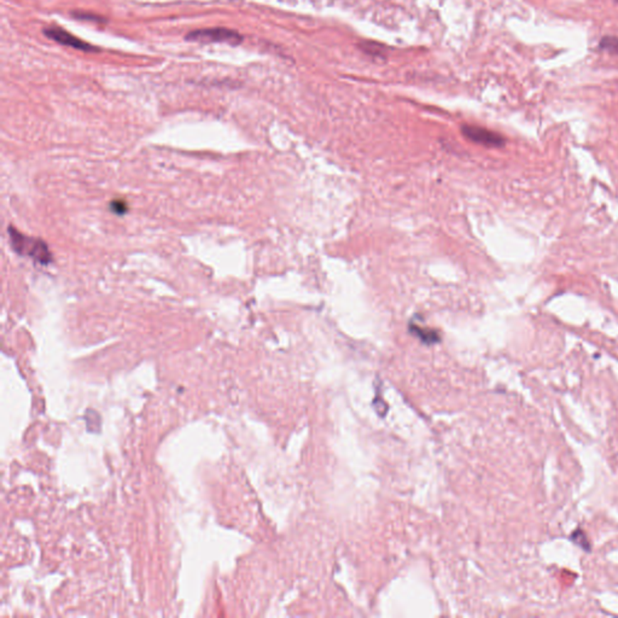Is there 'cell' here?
Wrapping results in <instances>:
<instances>
[{
	"instance_id": "obj_9",
	"label": "cell",
	"mask_w": 618,
	"mask_h": 618,
	"mask_svg": "<svg viewBox=\"0 0 618 618\" xmlns=\"http://www.w3.org/2000/svg\"><path fill=\"white\" fill-rule=\"evenodd\" d=\"M73 16L78 18V20H85V21H95V22H98L100 20V17L96 16V15H90V14H85V12H75V14H73Z\"/></svg>"
},
{
	"instance_id": "obj_10",
	"label": "cell",
	"mask_w": 618,
	"mask_h": 618,
	"mask_svg": "<svg viewBox=\"0 0 618 618\" xmlns=\"http://www.w3.org/2000/svg\"><path fill=\"white\" fill-rule=\"evenodd\" d=\"M112 211L115 213H120L119 211H122V212H126V209H127V206L124 202H121V201H115V202H112Z\"/></svg>"
},
{
	"instance_id": "obj_3",
	"label": "cell",
	"mask_w": 618,
	"mask_h": 618,
	"mask_svg": "<svg viewBox=\"0 0 618 618\" xmlns=\"http://www.w3.org/2000/svg\"><path fill=\"white\" fill-rule=\"evenodd\" d=\"M44 34L48 36L50 41H56L58 44L75 48V50H79V51H98V48L96 46L88 44L86 41H81L79 38H76L75 36H73L72 33L67 32V31H64L60 27H46L44 29Z\"/></svg>"
},
{
	"instance_id": "obj_8",
	"label": "cell",
	"mask_w": 618,
	"mask_h": 618,
	"mask_svg": "<svg viewBox=\"0 0 618 618\" xmlns=\"http://www.w3.org/2000/svg\"><path fill=\"white\" fill-rule=\"evenodd\" d=\"M360 48L363 52H366L371 56H383L384 48L380 44L377 43H371V41H365L360 44Z\"/></svg>"
},
{
	"instance_id": "obj_5",
	"label": "cell",
	"mask_w": 618,
	"mask_h": 618,
	"mask_svg": "<svg viewBox=\"0 0 618 618\" xmlns=\"http://www.w3.org/2000/svg\"><path fill=\"white\" fill-rule=\"evenodd\" d=\"M410 331L412 332V335L418 337L424 343L434 344L437 343L439 341V336L437 332L429 330V329L417 326L415 324H412L411 326H410Z\"/></svg>"
},
{
	"instance_id": "obj_11",
	"label": "cell",
	"mask_w": 618,
	"mask_h": 618,
	"mask_svg": "<svg viewBox=\"0 0 618 618\" xmlns=\"http://www.w3.org/2000/svg\"><path fill=\"white\" fill-rule=\"evenodd\" d=\"M614 1H617V3H618V0H614Z\"/></svg>"
},
{
	"instance_id": "obj_2",
	"label": "cell",
	"mask_w": 618,
	"mask_h": 618,
	"mask_svg": "<svg viewBox=\"0 0 618 618\" xmlns=\"http://www.w3.org/2000/svg\"><path fill=\"white\" fill-rule=\"evenodd\" d=\"M186 41H198V43H225L230 45H240L243 41V36L233 29L204 28L197 29L188 33Z\"/></svg>"
},
{
	"instance_id": "obj_6",
	"label": "cell",
	"mask_w": 618,
	"mask_h": 618,
	"mask_svg": "<svg viewBox=\"0 0 618 618\" xmlns=\"http://www.w3.org/2000/svg\"><path fill=\"white\" fill-rule=\"evenodd\" d=\"M85 420L87 424V430L90 432H100V425H102V419L100 415L93 410H87L85 413Z\"/></svg>"
},
{
	"instance_id": "obj_4",
	"label": "cell",
	"mask_w": 618,
	"mask_h": 618,
	"mask_svg": "<svg viewBox=\"0 0 618 618\" xmlns=\"http://www.w3.org/2000/svg\"><path fill=\"white\" fill-rule=\"evenodd\" d=\"M462 132L467 139L474 143L481 144L489 148H500L505 144V138L499 133L493 132L491 129L479 127V126H469L465 124L462 128Z\"/></svg>"
},
{
	"instance_id": "obj_7",
	"label": "cell",
	"mask_w": 618,
	"mask_h": 618,
	"mask_svg": "<svg viewBox=\"0 0 618 618\" xmlns=\"http://www.w3.org/2000/svg\"><path fill=\"white\" fill-rule=\"evenodd\" d=\"M599 50L618 55V36H604L599 43Z\"/></svg>"
},
{
	"instance_id": "obj_1",
	"label": "cell",
	"mask_w": 618,
	"mask_h": 618,
	"mask_svg": "<svg viewBox=\"0 0 618 618\" xmlns=\"http://www.w3.org/2000/svg\"><path fill=\"white\" fill-rule=\"evenodd\" d=\"M11 247L21 256H27L41 265L51 262L52 254L48 245L39 240L22 235L14 228H9Z\"/></svg>"
}]
</instances>
